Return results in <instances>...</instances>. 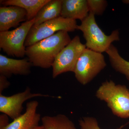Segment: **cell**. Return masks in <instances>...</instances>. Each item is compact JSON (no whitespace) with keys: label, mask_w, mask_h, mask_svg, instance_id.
<instances>
[{"label":"cell","mask_w":129,"mask_h":129,"mask_svg":"<svg viewBox=\"0 0 129 129\" xmlns=\"http://www.w3.org/2000/svg\"><path fill=\"white\" fill-rule=\"evenodd\" d=\"M111 66L116 72L124 75L129 81V61L121 57L117 48L112 44L106 52Z\"/></svg>","instance_id":"2e32d148"},{"label":"cell","mask_w":129,"mask_h":129,"mask_svg":"<svg viewBox=\"0 0 129 129\" xmlns=\"http://www.w3.org/2000/svg\"><path fill=\"white\" fill-rule=\"evenodd\" d=\"M9 123L8 116L2 113L0 115V129H5Z\"/></svg>","instance_id":"ffe728a7"},{"label":"cell","mask_w":129,"mask_h":129,"mask_svg":"<svg viewBox=\"0 0 129 129\" xmlns=\"http://www.w3.org/2000/svg\"><path fill=\"white\" fill-rule=\"evenodd\" d=\"M34 129H44V127L42 125H41V126L39 125Z\"/></svg>","instance_id":"44dd1931"},{"label":"cell","mask_w":129,"mask_h":129,"mask_svg":"<svg viewBox=\"0 0 129 129\" xmlns=\"http://www.w3.org/2000/svg\"><path fill=\"white\" fill-rule=\"evenodd\" d=\"M89 13L88 0H62L61 17L83 21Z\"/></svg>","instance_id":"7c38bea8"},{"label":"cell","mask_w":129,"mask_h":129,"mask_svg":"<svg viewBox=\"0 0 129 129\" xmlns=\"http://www.w3.org/2000/svg\"><path fill=\"white\" fill-rule=\"evenodd\" d=\"M122 2L125 4H129V0H125V1H123Z\"/></svg>","instance_id":"7402d4cb"},{"label":"cell","mask_w":129,"mask_h":129,"mask_svg":"<svg viewBox=\"0 0 129 129\" xmlns=\"http://www.w3.org/2000/svg\"><path fill=\"white\" fill-rule=\"evenodd\" d=\"M77 26L76 20L60 16L38 26H32L27 36L24 46L27 47L30 46L60 30L68 32H74L77 29Z\"/></svg>","instance_id":"8992f818"},{"label":"cell","mask_w":129,"mask_h":129,"mask_svg":"<svg viewBox=\"0 0 129 129\" xmlns=\"http://www.w3.org/2000/svg\"><path fill=\"white\" fill-rule=\"evenodd\" d=\"M106 65L102 53L86 48L79 58L74 73L79 83L86 85L104 69Z\"/></svg>","instance_id":"277c9868"},{"label":"cell","mask_w":129,"mask_h":129,"mask_svg":"<svg viewBox=\"0 0 129 129\" xmlns=\"http://www.w3.org/2000/svg\"><path fill=\"white\" fill-rule=\"evenodd\" d=\"M95 16L89 12L87 17L81 21L80 25H78L77 29L83 32L86 48L102 53L107 51L113 42L120 40L119 33L116 29L110 35L105 34L98 25Z\"/></svg>","instance_id":"3957f363"},{"label":"cell","mask_w":129,"mask_h":129,"mask_svg":"<svg viewBox=\"0 0 129 129\" xmlns=\"http://www.w3.org/2000/svg\"><path fill=\"white\" fill-rule=\"evenodd\" d=\"M37 97L56 98L41 93H32L29 87L23 92L10 96H6L0 94V112L7 114L14 120L22 114L24 103L28 99Z\"/></svg>","instance_id":"ba28073f"},{"label":"cell","mask_w":129,"mask_h":129,"mask_svg":"<svg viewBox=\"0 0 129 129\" xmlns=\"http://www.w3.org/2000/svg\"><path fill=\"white\" fill-rule=\"evenodd\" d=\"M49 0H7L1 1L2 5L7 6H15L25 9L27 12V21L35 18L42 7Z\"/></svg>","instance_id":"5bb4252c"},{"label":"cell","mask_w":129,"mask_h":129,"mask_svg":"<svg viewBox=\"0 0 129 129\" xmlns=\"http://www.w3.org/2000/svg\"><path fill=\"white\" fill-rule=\"evenodd\" d=\"M41 121L44 129H77L73 122L64 114L44 116Z\"/></svg>","instance_id":"9a60e30c"},{"label":"cell","mask_w":129,"mask_h":129,"mask_svg":"<svg viewBox=\"0 0 129 129\" xmlns=\"http://www.w3.org/2000/svg\"><path fill=\"white\" fill-rule=\"evenodd\" d=\"M71 40L68 32L60 30L50 37L26 47L25 55L32 66L50 68L52 67L58 53Z\"/></svg>","instance_id":"6da1fadb"},{"label":"cell","mask_w":129,"mask_h":129,"mask_svg":"<svg viewBox=\"0 0 129 129\" xmlns=\"http://www.w3.org/2000/svg\"><path fill=\"white\" fill-rule=\"evenodd\" d=\"M79 123L81 129H101L97 120L92 117H83L79 120Z\"/></svg>","instance_id":"ac0fdd59"},{"label":"cell","mask_w":129,"mask_h":129,"mask_svg":"<svg viewBox=\"0 0 129 129\" xmlns=\"http://www.w3.org/2000/svg\"><path fill=\"white\" fill-rule=\"evenodd\" d=\"M32 66L28 58L13 59L0 54V74L7 78L12 75H28L30 73Z\"/></svg>","instance_id":"8fae6325"},{"label":"cell","mask_w":129,"mask_h":129,"mask_svg":"<svg viewBox=\"0 0 129 129\" xmlns=\"http://www.w3.org/2000/svg\"><path fill=\"white\" fill-rule=\"evenodd\" d=\"M86 48L78 36L74 37L55 59L52 66V78H55L66 72H74L79 58Z\"/></svg>","instance_id":"52a82bcc"},{"label":"cell","mask_w":129,"mask_h":129,"mask_svg":"<svg viewBox=\"0 0 129 129\" xmlns=\"http://www.w3.org/2000/svg\"><path fill=\"white\" fill-rule=\"evenodd\" d=\"M96 96L107 103L114 115L122 118H129V90L125 85L106 81L96 91Z\"/></svg>","instance_id":"7a4b0ae2"},{"label":"cell","mask_w":129,"mask_h":129,"mask_svg":"<svg viewBox=\"0 0 129 129\" xmlns=\"http://www.w3.org/2000/svg\"><path fill=\"white\" fill-rule=\"evenodd\" d=\"M35 18L23 22L14 30L0 32V48L8 56L23 57L25 40L34 23Z\"/></svg>","instance_id":"5b68a950"},{"label":"cell","mask_w":129,"mask_h":129,"mask_svg":"<svg viewBox=\"0 0 129 129\" xmlns=\"http://www.w3.org/2000/svg\"><path fill=\"white\" fill-rule=\"evenodd\" d=\"M88 3L89 12L98 16L103 14L108 5L105 0H88Z\"/></svg>","instance_id":"e0dca14e"},{"label":"cell","mask_w":129,"mask_h":129,"mask_svg":"<svg viewBox=\"0 0 129 129\" xmlns=\"http://www.w3.org/2000/svg\"><path fill=\"white\" fill-rule=\"evenodd\" d=\"M27 12L22 8L15 6L0 8V32L17 28L19 23L27 21Z\"/></svg>","instance_id":"30bf717a"},{"label":"cell","mask_w":129,"mask_h":129,"mask_svg":"<svg viewBox=\"0 0 129 129\" xmlns=\"http://www.w3.org/2000/svg\"><path fill=\"white\" fill-rule=\"evenodd\" d=\"M7 78L6 76L0 75V94H2L3 91L10 85V83Z\"/></svg>","instance_id":"d6986e66"},{"label":"cell","mask_w":129,"mask_h":129,"mask_svg":"<svg viewBox=\"0 0 129 129\" xmlns=\"http://www.w3.org/2000/svg\"><path fill=\"white\" fill-rule=\"evenodd\" d=\"M62 0H49L35 17L33 26L36 27L46 21L61 16Z\"/></svg>","instance_id":"4fadbf2b"},{"label":"cell","mask_w":129,"mask_h":129,"mask_svg":"<svg viewBox=\"0 0 129 129\" xmlns=\"http://www.w3.org/2000/svg\"><path fill=\"white\" fill-rule=\"evenodd\" d=\"M38 106L37 101L28 102L25 113L14 119L5 129H34L39 126L41 115L37 112Z\"/></svg>","instance_id":"9c48e42d"}]
</instances>
